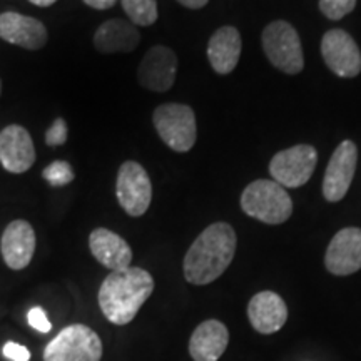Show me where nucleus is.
I'll use <instances>...</instances> for the list:
<instances>
[{"label":"nucleus","instance_id":"obj_6","mask_svg":"<svg viewBox=\"0 0 361 361\" xmlns=\"http://www.w3.org/2000/svg\"><path fill=\"white\" fill-rule=\"evenodd\" d=\"M101 338L85 324L66 326L44 351V361H101Z\"/></svg>","mask_w":361,"mask_h":361},{"label":"nucleus","instance_id":"obj_26","mask_svg":"<svg viewBox=\"0 0 361 361\" xmlns=\"http://www.w3.org/2000/svg\"><path fill=\"white\" fill-rule=\"evenodd\" d=\"M2 355L11 361H30V351L19 343L7 341L2 348Z\"/></svg>","mask_w":361,"mask_h":361},{"label":"nucleus","instance_id":"obj_15","mask_svg":"<svg viewBox=\"0 0 361 361\" xmlns=\"http://www.w3.org/2000/svg\"><path fill=\"white\" fill-rule=\"evenodd\" d=\"M0 251L6 264L13 271H20L30 264L35 252V231L24 219L12 221L0 241Z\"/></svg>","mask_w":361,"mask_h":361},{"label":"nucleus","instance_id":"obj_30","mask_svg":"<svg viewBox=\"0 0 361 361\" xmlns=\"http://www.w3.org/2000/svg\"><path fill=\"white\" fill-rule=\"evenodd\" d=\"M0 94H2V80H0Z\"/></svg>","mask_w":361,"mask_h":361},{"label":"nucleus","instance_id":"obj_16","mask_svg":"<svg viewBox=\"0 0 361 361\" xmlns=\"http://www.w3.org/2000/svg\"><path fill=\"white\" fill-rule=\"evenodd\" d=\"M247 318L251 326L261 335H273L286 323L288 306L278 293L261 291L251 298L247 305Z\"/></svg>","mask_w":361,"mask_h":361},{"label":"nucleus","instance_id":"obj_23","mask_svg":"<svg viewBox=\"0 0 361 361\" xmlns=\"http://www.w3.org/2000/svg\"><path fill=\"white\" fill-rule=\"evenodd\" d=\"M356 0H319V8L328 19L340 20L350 12H353Z\"/></svg>","mask_w":361,"mask_h":361},{"label":"nucleus","instance_id":"obj_24","mask_svg":"<svg viewBox=\"0 0 361 361\" xmlns=\"http://www.w3.org/2000/svg\"><path fill=\"white\" fill-rule=\"evenodd\" d=\"M67 135H69L67 123L62 119V117H57V119L52 123L51 128L47 129V133H45V142H47V146L51 147L62 146V144H66L67 141Z\"/></svg>","mask_w":361,"mask_h":361},{"label":"nucleus","instance_id":"obj_17","mask_svg":"<svg viewBox=\"0 0 361 361\" xmlns=\"http://www.w3.org/2000/svg\"><path fill=\"white\" fill-rule=\"evenodd\" d=\"M89 250L99 263L112 271L126 269L133 263V250L128 241L111 229H94L89 236Z\"/></svg>","mask_w":361,"mask_h":361},{"label":"nucleus","instance_id":"obj_12","mask_svg":"<svg viewBox=\"0 0 361 361\" xmlns=\"http://www.w3.org/2000/svg\"><path fill=\"white\" fill-rule=\"evenodd\" d=\"M326 269L335 276H348L361 269V229L345 228L329 241L324 256Z\"/></svg>","mask_w":361,"mask_h":361},{"label":"nucleus","instance_id":"obj_20","mask_svg":"<svg viewBox=\"0 0 361 361\" xmlns=\"http://www.w3.org/2000/svg\"><path fill=\"white\" fill-rule=\"evenodd\" d=\"M141 34L133 22L111 19L99 27L94 34V45L101 54L133 52L137 47Z\"/></svg>","mask_w":361,"mask_h":361},{"label":"nucleus","instance_id":"obj_3","mask_svg":"<svg viewBox=\"0 0 361 361\" xmlns=\"http://www.w3.org/2000/svg\"><path fill=\"white\" fill-rule=\"evenodd\" d=\"M243 211L266 224H281L290 219L293 201L286 189L276 180L258 179L241 194Z\"/></svg>","mask_w":361,"mask_h":361},{"label":"nucleus","instance_id":"obj_7","mask_svg":"<svg viewBox=\"0 0 361 361\" xmlns=\"http://www.w3.org/2000/svg\"><path fill=\"white\" fill-rule=\"evenodd\" d=\"M318 152L310 144H298L279 151L269 162V173L279 186L300 188L308 183L316 169Z\"/></svg>","mask_w":361,"mask_h":361},{"label":"nucleus","instance_id":"obj_10","mask_svg":"<svg viewBox=\"0 0 361 361\" xmlns=\"http://www.w3.org/2000/svg\"><path fill=\"white\" fill-rule=\"evenodd\" d=\"M322 54L329 71L338 78H356L361 72V52L355 39L345 30H328L322 40Z\"/></svg>","mask_w":361,"mask_h":361},{"label":"nucleus","instance_id":"obj_5","mask_svg":"<svg viewBox=\"0 0 361 361\" xmlns=\"http://www.w3.org/2000/svg\"><path fill=\"white\" fill-rule=\"evenodd\" d=\"M159 137L176 152L191 151L197 139L196 116L186 104H162L152 114Z\"/></svg>","mask_w":361,"mask_h":361},{"label":"nucleus","instance_id":"obj_11","mask_svg":"<svg viewBox=\"0 0 361 361\" xmlns=\"http://www.w3.org/2000/svg\"><path fill=\"white\" fill-rule=\"evenodd\" d=\"M178 57L173 49L166 45H154L142 57L137 69L139 84L154 92H166L176 82Z\"/></svg>","mask_w":361,"mask_h":361},{"label":"nucleus","instance_id":"obj_28","mask_svg":"<svg viewBox=\"0 0 361 361\" xmlns=\"http://www.w3.org/2000/svg\"><path fill=\"white\" fill-rule=\"evenodd\" d=\"M180 6L188 7V8H201L204 7L209 0H178Z\"/></svg>","mask_w":361,"mask_h":361},{"label":"nucleus","instance_id":"obj_14","mask_svg":"<svg viewBox=\"0 0 361 361\" xmlns=\"http://www.w3.org/2000/svg\"><path fill=\"white\" fill-rule=\"evenodd\" d=\"M47 29L34 17L17 12H4L0 16V39L19 45L27 51H39L47 44Z\"/></svg>","mask_w":361,"mask_h":361},{"label":"nucleus","instance_id":"obj_25","mask_svg":"<svg viewBox=\"0 0 361 361\" xmlns=\"http://www.w3.org/2000/svg\"><path fill=\"white\" fill-rule=\"evenodd\" d=\"M27 322H29L30 326L37 329L39 333H49L52 329V324L49 322L45 311L40 308V306H35L27 313Z\"/></svg>","mask_w":361,"mask_h":361},{"label":"nucleus","instance_id":"obj_8","mask_svg":"<svg viewBox=\"0 0 361 361\" xmlns=\"http://www.w3.org/2000/svg\"><path fill=\"white\" fill-rule=\"evenodd\" d=\"M116 196L123 209L133 218H139L149 209L152 201V184L149 174L139 162L126 161L119 168Z\"/></svg>","mask_w":361,"mask_h":361},{"label":"nucleus","instance_id":"obj_22","mask_svg":"<svg viewBox=\"0 0 361 361\" xmlns=\"http://www.w3.org/2000/svg\"><path fill=\"white\" fill-rule=\"evenodd\" d=\"M42 178L54 188H62L74 180L75 173L67 161H54L44 169Z\"/></svg>","mask_w":361,"mask_h":361},{"label":"nucleus","instance_id":"obj_2","mask_svg":"<svg viewBox=\"0 0 361 361\" xmlns=\"http://www.w3.org/2000/svg\"><path fill=\"white\" fill-rule=\"evenodd\" d=\"M154 291V279L146 269L129 268L112 271L99 290V306L112 324L124 326L133 322Z\"/></svg>","mask_w":361,"mask_h":361},{"label":"nucleus","instance_id":"obj_27","mask_svg":"<svg viewBox=\"0 0 361 361\" xmlns=\"http://www.w3.org/2000/svg\"><path fill=\"white\" fill-rule=\"evenodd\" d=\"M89 7L97 8V11H106V8H111L116 6L117 0H84Z\"/></svg>","mask_w":361,"mask_h":361},{"label":"nucleus","instance_id":"obj_4","mask_svg":"<svg viewBox=\"0 0 361 361\" xmlns=\"http://www.w3.org/2000/svg\"><path fill=\"white\" fill-rule=\"evenodd\" d=\"M266 57L284 74H300L305 67L303 47L295 27L286 20H274L263 30Z\"/></svg>","mask_w":361,"mask_h":361},{"label":"nucleus","instance_id":"obj_9","mask_svg":"<svg viewBox=\"0 0 361 361\" xmlns=\"http://www.w3.org/2000/svg\"><path fill=\"white\" fill-rule=\"evenodd\" d=\"M358 164V147L355 142L343 141L328 162L323 179V196L329 202H338L346 196Z\"/></svg>","mask_w":361,"mask_h":361},{"label":"nucleus","instance_id":"obj_19","mask_svg":"<svg viewBox=\"0 0 361 361\" xmlns=\"http://www.w3.org/2000/svg\"><path fill=\"white\" fill-rule=\"evenodd\" d=\"M241 47L243 42L238 29L226 25L216 30L207 44V59L214 72L226 75L236 69L241 57Z\"/></svg>","mask_w":361,"mask_h":361},{"label":"nucleus","instance_id":"obj_21","mask_svg":"<svg viewBox=\"0 0 361 361\" xmlns=\"http://www.w3.org/2000/svg\"><path fill=\"white\" fill-rule=\"evenodd\" d=\"M124 12L134 25H152L157 20L156 0H121Z\"/></svg>","mask_w":361,"mask_h":361},{"label":"nucleus","instance_id":"obj_18","mask_svg":"<svg viewBox=\"0 0 361 361\" xmlns=\"http://www.w3.org/2000/svg\"><path fill=\"white\" fill-rule=\"evenodd\" d=\"M229 331L218 319H207L194 329L189 340V355L194 361H218L228 348Z\"/></svg>","mask_w":361,"mask_h":361},{"label":"nucleus","instance_id":"obj_29","mask_svg":"<svg viewBox=\"0 0 361 361\" xmlns=\"http://www.w3.org/2000/svg\"><path fill=\"white\" fill-rule=\"evenodd\" d=\"M29 2H32L34 6L37 7H51L52 4L57 2V0H29Z\"/></svg>","mask_w":361,"mask_h":361},{"label":"nucleus","instance_id":"obj_13","mask_svg":"<svg viewBox=\"0 0 361 361\" xmlns=\"http://www.w3.org/2000/svg\"><path fill=\"white\" fill-rule=\"evenodd\" d=\"M35 162L32 137L22 126H7L0 133V164L12 174L27 173Z\"/></svg>","mask_w":361,"mask_h":361},{"label":"nucleus","instance_id":"obj_1","mask_svg":"<svg viewBox=\"0 0 361 361\" xmlns=\"http://www.w3.org/2000/svg\"><path fill=\"white\" fill-rule=\"evenodd\" d=\"M236 245V233L228 223L207 226L184 256L186 281L197 286L216 281L231 264Z\"/></svg>","mask_w":361,"mask_h":361}]
</instances>
